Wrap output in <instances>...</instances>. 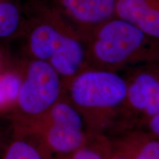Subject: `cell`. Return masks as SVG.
<instances>
[{"label":"cell","mask_w":159,"mask_h":159,"mask_svg":"<svg viewBox=\"0 0 159 159\" xmlns=\"http://www.w3.org/2000/svg\"><path fill=\"white\" fill-rule=\"evenodd\" d=\"M82 33L87 66L115 71L159 60V39L116 16Z\"/></svg>","instance_id":"cell-1"},{"label":"cell","mask_w":159,"mask_h":159,"mask_svg":"<svg viewBox=\"0 0 159 159\" xmlns=\"http://www.w3.org/2000/svg\"><path fill=\"white\" fill-rule=\"evenodd\" d=\"M39 17L30 34L31 54L69 82L87 67L82 31L55 7L43 10Z\"/></svg>","instance_id":"cell-2"},{"label":"cell","mask_w":159,"mask_h":159,"mask_svg":"<svg viewBox=\"0 0 159 159\" xmlns=\"http://www.w3.org/2000/svg\"><path fill=\"white\" fill-rule=\"evenodd\" d=\"M75 105L88 109H108L126 102L127 80L116 71L87 66L69 81Z\"/></svg>","instance_id":"cell-3"},{"label":"cell","mask_w":159,"mask_h":159,"mask_svg":"<svg viewBox=\"0 0 159 159\" xmlns=\"http://www.w3.org/2000/svg\"><path fill=\"white\" fill-rule=\"evenodd\" d=\"M61 89V77L53 67L46 61L35 59L30 63L21 82L17 102L27 114H42L57 102Z\"/></svg>","instance_id":"cell-4"},{"label":"cell","mask_w":159,"mask_h":159,"mask_svg":"<svg viewBox=\"0 0 159 159\" xmlns=\"http://www.w3.org/2000/svg\"><path fill=\"white\" fill-rule=\"evenodd\" d=\"M146 64L127 80L126 102L151 118L159 114V60Z\"/></svg>","instance_id":"cell-5"},{"label":"cell","mask_w":159,"mask_h":159,"mask_svg":"<svg viewBox=\"0 0 159 159\" xmlns=\"http://www.w3.org/2000/svg\"><path fill=\"white\" fill-rule=\"evenodd\" d=\"M55 7L81 30L115 16L117 0H54Z\"/></svg>","instance_id":"cell-6"},{"label":"cell","mask_w":159,"mask_h":159,"mask_svg":"<svg viewBox=\"0 0 159 159\" xmlns=\"http://www.w3.org/2000/svg\"><path fill=\"white\" fill-rule=\"evenodd\" d=\"M115 16L159 39V0H117Z\"/></svg>","instance_id":"cell-7"},{"label":"cell","mask_w":159,"mask_h":159,"mask_svg":"<svg viewBox=\"0 0 159 159\" xmlns=\"http://www.w3.org/2000/svg\"><path fill=\"white\" fill-rule=\"evenodd\" d=\"M51 124L47 134V141L50 148L59 152H70L79 150L84 140L82 130Z\"/></svg>","instance_id":"cell-8"},{"label":"cell","mask_w":159,"mask_h":159,"mask_svg":"<svg viewBox=\"0 0 159 159\" xmlns=\"http://www.w3.org/2000/svg\"><path fill=\"white\" fill-rule=\"evenodd\" d=\"M52 124L61 125L82 130L83 119L77 111L69 103L57 102L50 109Z\"/></svg>","instance_id":"cell-9"},{"label":"cell","mask_w":159,"mask_h":159,"mask_svg":"<svg viewBox=\"0 0 159 159\" xmlns=\"http://www.w3.org/2000/svg\"><path fill=\"white\" fill-rule=\"evenodd\" d=\"M21 82L19 76L13 73L0 76V110L17 101Z\"/></svg>","instance_id":"cell-10"},{"label":"cell","mask_w":159,"mask_h":159,"mask_svg":"<svg viewBox=\"0 0 159 159\" xmlns=\"http://www.w3.org/2000/svg\"><path fill=\"white\" fill-rule=\"evenodd\" d=\"M19 23V12L14 5L0 2V37L11 35Z\"/></svg>","instance_id":"cell-11"},{"label":"cell","mask_w":159,"mask_h":159,"mask_svg":"<svg viewBox=\"0 0 159 159\" xmlns=\"http://www.w3.org/2000/svg\"><path fill=\"white\" fill-rule=\"evenodd\" d=\"M5 159H42V157L31 144L18 141L10 147Z\"/></svg>","instance_id":"cell-12"},{"label":"cell","mask_w":159,"mask_h":159,"mask_svg":"<svg viewBox=\"0 0 159 159\" xmlns=\"http://www.w3.org/2000/svg\"><path fill=\"white\" fill-rule=\"evenodd\" d=\"M135 159H159V141L147 142L139 151Z\"/></svg>","instance_id":"cell-13"},{"label":"cell","mask_w":159,"mask_h":159,"mask_svg":"<svg viewBox=\"0 0 159 159\" xmlns=\"http://www.w3.org/2000/svg\"><path fill=\"white\" fill-rule=\"evenodd\" d=\"M72 159H102L98 152L90 149H79L77 150Z\"/></svg>","instance_id":"cell-14"},{"label":"cell","mask_w":159,"mask_h":159,"mask_svg":"<svg viewBox=\"0 0 159 159\" xmlns=\"http://www.w3.org/2000/svg\"><path fill=\"white\" fill-rule=\"evenodd\" d=\"M150 130L153 133V134L159 137V114L155 116L151 117L150 121Z\"/></svg>","instance_id":"cell-15"},{"label":"cell","mask_w":159,"mask_h":159,"mask_svg":"<svg viewBox=\"0 0 159 159\" xmlns=\"http://www.w3.org/2000/svg\"><path fill=\"white\" fill-rule=\"evenodd\" d=\"M115 159H126V158H115Z\"/></svg>","instance_id":"cell-16"}]
</instances>
